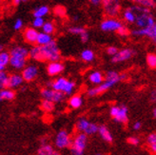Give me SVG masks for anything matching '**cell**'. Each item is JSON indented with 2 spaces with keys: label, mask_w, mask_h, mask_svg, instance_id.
Returning <instances> with one entry per match:
<instances>
[{
  "label": "cell",
  "mask_w": 156,
  "mask_h": 155,
  "mask_svg": "<svg viewBox=\"0 0 156 155\" xmlns=\"http://www.w3.org/2000/svg\"><path fill=\"white\" fill-rule=\"evenodd\" d=\"M119 81H121L120 80V74L115 71H110L106 73L104 82L102 84L98 85V86L94 87V88L89 89L87 90V94L90 97L99 95L101 93H103V92L107 91L108 90H110L113 86H115V85Z\"/></svg>",
  "instance_id": "cell-1"
},
{
  "label": "cell",
  "mask_w": 156,
  "mask_h": 155,
  "mask_svg": "<svg viewBox=\"0 0 156 155\" xmlns=\"http://www.w3.org/2000/svg\"><path fill=\"white\" fill-rule=\"evenodd\" d=\"M10 65L16 71L23 69L26 67V60L30 56V50L22 46H14L10 51Z\"/></svg>",
  "instance_id": "cell-2"
},
{
  "label": "cell",
  "mask_w": 156,
  "mask_h": 155,
  "mask_svg": "<svg viewBox=\"0 0 156 155\" xmlns=\"http://www.w3.org/2000/svg\"><path fill=\"white\" fill-rule=\"evenodd\" d=\"M42 49V57L43 61H59L61 58L60 51L58 49L57 43L52 40L49 44H47L45 46H41Z\"/></svg>",
  "instance_id": "cell-3"
},
{
  "label": "cell",
  "mask_w": 156,
  "mask_h": 155,
  "mask_svg": "<svg viewBox=\"0 0 156 155\" xmlns=\"http://www.w3.org/2000/svg\"><path fill=\"white\" fill-rule=\"evenodd\" d=\"M88 136L84 132H79L74 136L71 146V155H84L88 144Z\"/></svg>",
  "instance_id": "cell-4"
},
{
  "label": "cell",
  "mask_w": 156,
  "mask_h": 155,
  "mask_svg": "<svg viewBox=\"0 0 156 155\" xmlns=\"http://www.w3.org/2000/svg\"><path fill=\"white\" fill-rule=\"evenodd\" d=\"M76 129L79 132H84L87 135H93L94 133H98L99 126L95 123L90 122L87 118L81 117L76 122Z\"/></svg>",
  "instance_id": "cell-5"
},
{
  "label": "cell",
  "mask_w": 156,
  "mask_h": 155,
  "mask_svg": "<svg viewBox=\"0 0 156 155\" xmlns=\"http://www.w3.org/2000/svg\"><path fill=\"white\" fill-rule=\"evenodd\" d=\"M110 114L116 123L126 124L129 119V111L126 106H112Z\"/></svg>",
  "instance_id": "cell-6"
},
{
  "label": "cell",
  "mask_w": 156,
  "mask_h": 155,
  "mask_svg": "<svg viewBox=\"0 0 156 155\" xmlns=\"http://www.w3.org/2000/svg\"><path fill=\"white\" fill-rule=\"evenodd\" d=\"M72 143H73V140L71 139L69 133L67 130L62 129L56 133L55 139H54V146H55L57 149L63 150V149L71 148Z\"/></svg>",
  "instance_id": "cell-7"
},
{
  "label": "cell",
  "mask_w": 156,
  "mask_h": 155,
  "mask_svg": "<svg viewBox=\"0 0 156 155\" xmlns=\"http://www.w3.org/2000/svg\"><path fill=\"white\" fill-rule=\"evenodd\" d=\"M65 93L58 90H53L52 88H45L41 90V96L43 99L50 100L53 103H60L65 99Z\"/></svg>",
  "instance_id": "cell-8"
},
{
  "label": "cell",
  "mask_w": 156,
  "mask_h": 155,
  "mask_svg": "<svg viewBox=\"0 0 156 155\" xmlns=\"http://www.w3.org/2000/svg\"><path fill=\"white\" fill-rule=\"evenodd\" d=\"M122 26L123 24L120 20L114 17H108L101 22L100 29L105 33H112V32H118Z\"/></svg>",
  "instance_id": "cell-9"
},
{
  "label": "cell",
  "mask_w": 156,
  "mask_h": 155,
  "mask_svg": "<svg viewBox=\"0 0 156 155\" xmlns=\"http://www.w3.org/2000/svg\"><path fill=\"white\" fill-rule=\"evenodd\" d=\"M104 12L110 17H115L120 12L119 0H102Z\"/></svg>",
  "instance_id": "cell-10"
},
{
  "label": "cell",
  "mask_w": 156,
  "mask_h": 155,
  "mask_svg": "<svg viewBox=\"0 0 156 155\" xmlns=\"http://www.w3.org/2000/svg\"><path fill=\"white\" fill-rule=\"evenodd\" d=\"M155 20L151 12H142L136 14L135 25L137 28H147L153 27Z\"/></svg>",
  "instance_id": "cell-11"
},
{
  "label": "cell",
  "mask_w": 156,
  "mask_h": 155,
  "mask_svg": "<svg viewBox=\"0 0 156 155\" xmlns=\"http://www.w3.org/2000/svg\"><path fill=\"white\" fill-rule=\"evenodd\" d=\"M133 54H134V51L131 49H129V48L123 49V50L118 51V52H117L114 56H112V63H121V62L129 60L133 56Z\"/></svg>",
  "instance_id": "cell-12"
},
{
  "label": "cell",
  "mask_w": 156,
  "mask_h": 155,
  "mask_svg": "<svg viewBox=\"0 0 156 155\" xmlns=\"http://www.w3.org/2000/svg\"><path fill=\"white\" fill-rule=\"evenodd\" d=\"M22 76L25 81L30 82L34 80L38 75V68L35 65H28L22 69Z\"/></svg>",
  "instance_id": "cell-13"
},
{
  "label": "cell",
  "mask_w": 156,
  "mask_h": 155,
  "mask_svg": "<svg viewBox=\"0 0 156 155\" xmlns=\"http://www.w3.org/2000/svg\"><path fill=\"white\" fill-rule=\"evenodd\" d=\"M64 71V65L59 61L50 62L47 66V72L51 76H55L60 74Z\"/></svg>",
  "instance_id": "cell-14"
},
{
  "label": "cell",
  "mask_w": 156,
  "mask_h": 155,
  "mask_svg": "<svg viewBox=\"0 0 156 155\" xmlns=\"http://www.w3.org/2000/svg\"><path fill=\"white\" fill-rule=\"evenodd\" d=\"M68 83H69L68 79L64 78V77H58V78H56L55 80H53L52 82L49 83L48 85L51 88H52L53 90L61 91V92H63V93H64Z\"/></svg>",
  "instance_id": "cell-15"
},
{
  "label": "cell",
  "mask_w": 156,
  "mask_h": 155,
  "mask_svg": "<svg viewBox=\"0 0 156 155\" xmlns=\"http://www.w3.org/2000/svg\"><path fill=\"white\" fill-rule=\"evenodd\" d=\"M39 33L36 30L35 28H28L24 30V33H23V37H24V40L30 44H35L37 41V37H38Z\"/></svg>",
  "instance_id": "cell-16"
},
{
  "label": "cell",
  "mask_w": 156,
  "mask_h": 155,
  "mask_svg": "<svg viewBox=\"0 0 156 155\" xmlns=\"http://www.w3.org/2000/svg\"><path fill=\"white\" fill-rule=\"evenodd\" d=\"M24 81L25 80H24V78H23L22 74H19V73L11 74L10 78H9V85H8V88H11V89L18 88L21 86Z\"/></svg>",
  "instance_id": "cell-17"
},
{
  "label": "cell",
  "mask_w": 156,
  "mask_h": 155,
  "mask_svg": "<svg viewBox=\"0 0 156 155\" xmlns=\"http://www.w3.org/2000/svg\"><path fill=\"white\" fill-rule=\"evenodd\" d=\"M37 155H60V153L54 150L50 144H43L38 149Z\"/></svg>",
  "instance_id": "cell-18"
},
{
  "label": "cell",
  "mask_w": 156,
  "mask_h": 155,
  "mask_svg": "<svg viewBox=\"0 0 156 155\" xmlns=\"http://www.w3.org/2000/svg\"><path fill=\"white\" fill-rule=\"evenodd\" d=\"M131 34L136 37H142L147 36L151 38L152 36V27H147V28H137L131 32Z\"/></svg>",
  "instance_id": "cell-19"
},
{
  "label": "cell",
  "mask_w": 156,
  "mask_h": 155,
  "mask_svg": "<svg viewBox=\"0 0 156 155\" xmlns=\"http://www.w3.org/2000/svg\"><path fill=\"white\" fill-rule=\"evenodd\" d=\"M98 133L100 135V137L103 139V140L107 143H112L113 141V136L111 133V131L108 130V129L102 125V126H99V129H98Z\"/></svg>",
  "instance_id": "cell-20"
},
{
  "label": "cell",
  "mask_w": 156,
  "mask_h": 155,
  "mask_svg": "<svg viewBox=\"0 0 156 155\" xmlns=\"http://www.w3.org/2000/svg\"><path fill=\"white\" fill-rule=\"evenodd\" d=\"M89 80L91 84L95 85V86H98V85L102 84L105 80V77L104 75L98 71H94V72H91L89 74Z\"/></svg>",
  "instance_id": "cell-21"
},
{
  "label": "cell",
  "mask_w": 156,
  "mask_h": 155,
  "mask_svg": "<svg viewBox=\"0 0 156 155\" xmlns=\"http://www.w3.org/2000/svg\"><path fill=\"white\" fill-rule=\"evenodd\" d=\"M15 97V92L11 88H4L0 90V100L1 101H12Z\"/></svg>",
  "instance_id": "cell-22"
},
{
  "label": "cell",
  "mask_w": 156,
  "mask_h": 155,
  "mask_svg": "<svg viewBox=\"0 0 156 155\" xmlns=\"http://www.w3.org/2000/svg\"><path fill=\"white\" fill-rule=\"evenodd\" d=\"M30 57L36 61H43L41 46H39V45L34 46V47L30 50Z\"/></svg>",
  "instance_id": "cell-23"
},
{
  "label": "cell",
  "mask_w": 156,
  "mask_h": 155,
  "mask_svg": "<svg viewBox=\"0 0 156 155\" xmlns=\"http://www.w3.org/2000/svg\"><path fill=\"white\" fill-rule=\"evenodd\" d=\"M51 41H52L51 34H49V33H46L44 32H41V33H39V34H38L36 44L39 45V46H45V45L49 44Z\"/></svg>",
  "instance_id": "cell-24"
},
{
  "label": "cell",
  "mask_w": 156,
  "mask_h": 155,
  "mask_svg": "<svg viewBox=\"0 0 156 155\" xmlns=\"http://www.w3.org/2000/svg\"><path fill=\"white\" fill-rule=\"evenodd\" d=\"M11 54L7 51L0 52V71H4L8 65H10Z\"/></svg>",
  "instance_id": "cell-25"
},
{
  "label": "cell",
  "mask_w": 156,
  "mask_h": 155,
  "mask_svg": "<svg viewBox=\"0 0 156 155\" xmlns=\"http://www.w3.org/2000/svg\"><path fill=\"white\" fill-rule=\"evenodd\" d=\"M80 58L86 62V63H90V62H92L95 58V54L93 52V51L90 50V49H86L84 51H81L80 53Z\"/></svg>",
  "instance_id": "cell-26"
},
{
  "label": "cell",
  "mask_w": 156,
  "mask_h": 155,
  "mask_svg": "<svg viewBox=\"0 0 156 155\" xmlns=\"http://www.w3.org/2000/svg\"><path fill=\"white\" fill-rule=\"evenodd\" d=\"M82 105H83V98L80 95L75 94L69 99V106L72 108H74V110L75 108H79Z\"/></svg>",
  "instance_id": "cell-27"
},
{
  "label": "cell",
  "mask_w": 156,
  "mask_h": 155,
  "mask_svg": "<svg viewBox=\"0 0 156 155\" xmlns=\"http://www.w3.org/2000/svg\"><path fill=\"white\" fill-rule=\"evenodd\" d=\"M123 18H124L125 21L128 22V23H135V21H136V13L134 12V11L132 10L131 8H129V9L124 11Z\"/></svg>",
  "instance_id": "cell-28"
},
{
  "label": "cell",
  "mask_w": 156,
  "mask_h": 155,
  "mask_svg": "<svg viewBox=\"0 0 156 155\" xmlns=\"http://www.w3.org/2000/svg\"><path fill=\"white\" fill-rule=\"evenodd\" d=\"M50 12V8L48 6H39L34 11L33 15L34 17H44L47 14Z\"/></svg>",
  "instance_id": "cell-29"
},
{
  "label": "cell",
  "mask_w": 156,
  "mask_h": 155,
  "mask_svg": "<svg viewBox=\"0 0 156 155\" xmlns=\"http://www.w3.org/2000/svg\"><path fill=\"white\" fill-rule=\"evenodd\" d=\"M9 78H10V75L6 72H4V71L0 72V87H1V89L8 88V85H9Z\"/></svg>",
  "instance_id": "cell-30"
},
{
  "label": "cell",
  "mask_w": 156,
  "mask_h": 155,
  "mask_svg": "<svg viewBox=\"0 0 156 155\" xmlns=\"http://www.w3.org/2000/svg\"><path fill=\"white\" fill-rule=\"evenodd\" d=\"M42 32L46 33H49V34H52L55 30V27H54L53 23L51 21H45L43 27L41 28Z\"/></svg>",
  "instance_id": "cell-31"
},
{
  "label": "cell",
  "mask_w": 156,
  "mask_h": 155,
  "mask_svg": "<svg viewBox=\"0 0 156 155\" xmlns=\"http://www.w3.org/2000/svg\"><path fill=\"white\" fill-rule=\"evenodd\" d=\"M41 108L46 112H51L54 108V103L50 100L43 99V101L41 102Z\"/></svg>",
  "instance_id": "cell-32"
},
{
  "label": "cell",
  "mask_w": 156,
  "mask_h": 155,
  "mask_svg": "<svg viewBox=\"0 0 156 155\" xmlns=\"http://www.w3.org/2000/svg\"><path fill=\"white\" fill-rule=\"evenodd\" d=\"M147 64L151 69H156V54L149 53L146 57Z\"/></svg>",
  "instance_id": "cell-33"
},
{
  "label": "cell",
  "mask_w": 156,
  "mask_h": 155,
  "mask_svg": "<svg viewBox=\"0 0 156 155\" xmlns=\"http://www.w3.org/2000/svg\"><path fill=\"white\" fill-rule=\"evenodd\" d=\"M85 30H86L80 26H73V27L69 28V33H72V34H74V35H80L82 33L85 32Z\"/></svg>",
  "instance_id": "cell-34"
},
{
  "label": "cell",
  "mask_w": 156,
  "mask_h": 155,
  "mask_svg": "<svg viewBox=\"0 0 156 155\" xmlns=\"http://www.w3.org/2000/svg\"><path fill=\"white\" fill-rule=\"evenodd\" d=\"M45 23V20L43 17H34V20H33V27L35 28V29H41L44 25Z\"/></svg>",
  "instance_id": "cell-35"
},
{
  "label": "cell",
  "mask_w": 156,
  "mask_h": 155,
  "mask_svg": "<svg viewBox=\"0 0 156 155\" xmlns=\"http://www.w3.org/2000/svg\"><path fill=\"white\" fill-rule=\"evenodd\" d=\"M140 5L151 10L156 7V2H155V0H142V1L140 2Z\"/></svg>",
  "instance_id": "cell-36"
},
{
  "label": "cell",
  "mask_w": 156,
  "mask_h": 155,
  "mask_svg": "<svg viewBox=\"0 0 156 155\" xmlns=\"http://www.w3.org/2000/svg\"><path fill=\"white\" fill-rule=\"evenodd\" d=\"M128 143L132 146H138L140 143V139L136 136H130L128 138Z\"/></svg>",
  "instance_id": "cell-37"
},
{
  "label": "cell",
  "mask_w": 156,
  "mask_h": 155,
  "mask_svg": "<svg viewBox=\"0 0 156 155\" xmlns=\"http://www.w3.org/2000/svg\"><path fill=\"white\" fill-rule=\"evenodd\" d=\"M23 25H24V23H23V20L20 19V18H18V19L15 20L14 23H13V29L15 30H21L23 28Z\"/></svg>",
  "instance_id": "cell-38"
},
{
  "label": "cell",
  "mask_w": 156,
  "mask_h": 155,
  "mask_svg": "<svg viewBox=\"0 0 156 155\" xmlns=\"http://www.w3.org/2000/svg\"><path fill=\"white\" fill-rule=\"evenodd\" d=\"M147 145H150V146L156 143V132L151 133L149 136L147 137Z\"/></svg>",
  "instance_id": "cell-39"
},
{
  "label": "cell",
  "mask_w": 156,
  "mask_h": 155,
  "mask_svg": "<svg viewBox=\"0 0 156 155\" xmlns=\"http://www.w3.org/2000/svg\"><path fill=\"white\" fill-rule=\"evenodd\" d=\"M65 12H66L65 8H63V7L58 6V7H55V9H54V13L58 15V16H64Z\"/></svg>",
  "instance_id": "cell-40"
},
{
  "label": "cell",
  "mask_w": 156,
  "mask_h": 155,
  "mask_svg": "<svg viewBox=\"0 0 156 155\" xmlns=\"http://www.w3.org/2000/svg\"><path fill=\"white\" fill-rule=\"evenodd\" d=\"M118 49H117L116 47H113V46H110L108 48H107V53L108 54V55H111L112 57L114 56L115 54L118 52Z\"/></svg>",
  "instance_id": "cell-41"
},
{
  "label": "cell",
  "mask_w": 156,
  "mask_h": 155,
  "mask_svg": "<svg viewBox=\"0 0 156 155\" xmlns=\"http://www.w3.org/2000/svg\"><path fill=\"white\" fill-rule=\"evenodd\" d=\"M117 33H118L119 35H121V36H126V35H128L129 33V29L126 27V26H122L120 29H119V30L117 32Z\"/></svg>",
  "instance_id": "cell-42"
},
{
  "label": "cell",
  "mask_w": 156,
  "mask_h": 155,
  "mask_svg": "<svg viewBox=\"0 0 156 155\" xmlns=\"http://www.w3.org/2000/svg\"><path fill=\"white\" fill-rule=\"evenodd\" d=\"M79 36H80V39H81V41H82L83 43L88 42V40H89V33H88L87 30H85V32L82 33Z\"/></svg>",
  "instance_id": "cell-43"
},
{
  "label": "cell",
  "mask_w": 156,
  "mask_h": 155,
  "mask_svg": "<svg viewBox=\"0 0 156 155\" xmlns=\"http://www.w3.org/2000/svg\"><path fill=\"white\" fill-rule=\"evenodd\" d=\"M141 128H142V123L140 121H136L133 125H132V129H133V130H135V131L139 130Z\"/></svg>",
  "instance_id": "cell-44"
},
{
  "label": "cell",
  "mask_w": 156,
  "mask_h": 155,
  "mask_svg": "<svg viewBox=\"0 0 156 155\" xmlns=\"http://www.w3.org/2000/svg\"><path fill=\"white\" fill-rule=\"evenodd\" d=\"M150 99H151V101L152 103H156V89L153 90L151 92V94H150Z\"/></svg>",
  "instance_id": "cell-45"
},
{
  "label": "cell",
  "mask_w": 156,
  "mask_h": 155,
  "mask_svg": "<svg viewBox=\"0 0 156 155\" xmlns=\"http://www.w3.org/2000/svg\"><path fill=\"white\" fill-rule=\"evenodd\" d=\"M152 39L156 40V21L154 23V25L152 27V36H151Z\"/></svg>",
  "instance_id": "cell-46"
},
{
  "label": "cell",
  "mask_w": 156,
  "mask_h": 155,
  "mask_svg": "<svg viewBox=\"0 0 156 155\" xmlns=\"http://www.w3.org/2000/svg\"><path fill=\"white\" fill-rule=\"evenodd\" d=\"M150 150H151V151L153 154H156V143L150 146Z\"/></svg>",
  "instance_id": "cell-47"
},
{
  "label": "cell",
  "mask_w": 156,
  "mask_h": 155,
  "mask_svg": "<svg viewBox=\"0 0 156 155\" xmlns=\"http://www.w3.org/2000/svg\"><path fill=\"white\" fill-rule=\"evenodd\" d=\"M90 3H92L93 5H98L102 2V0H90Z\"/></svg>",
  "instance_id": "cell-48"
},
{
  "label": "cell",
  "mask_w": 156,
  "mask_h": 155,
  "mask_svg": "<svg viewBox=\"0 0 156 155\" xmlns=\"http://www.w3.org/2000/svg\"><path fill=\"white\" fill-rule=\"evenodd\" d=\"M127 74L126 73H121L120 74V80H125V79H127Z\"/></svg>",
  "instance_id": "cell-49"
},
{
  "label": "cell",
  "mask_w": 156,
  "mask_h": 155,
  "mask_svg": "<svg viewBox=\"0 0 156 155\" xmlns=\"http://www.w3.org/2000/svg\"><path fill=\"white\" fill-rule=\"evenodd\" d=\"M12 2L14 5H19L22 2V0H12Z\"/></svg>",
  "instance_id": "cell-50"
},
{
  "label": "cell",
  "mask_w": 156,
  "mask_h": 155,
  "mask_svg": "<svg viewBox=\"0 0 156 155\" xmlns=\"http://www.w3.org/2000/svg\"><path fill=\"white\" fill-rule=\"evenodd\" d=\"M152 116H153V118L156 119V107H154L152 110Z\"/></svg>",
  "instance_id": "cell-51"
},
{
  "label": "cell",
  "mask_w": 156,
  "mask_h": 155,
  "mask_svg": "<svg viewBox=\"0 0 156 155\" xmlns=\"http://www.w3.org/2000/svg\"><path fill=\"white\" fill-rule=\"evenodd\" d=\"M130 1H132V2L135 3V4H140V2H141L142 0H130Z\"/></svg>",
  "instance_id": "cell-52"
},
{
  "label": "cell",
  "mask_w": 156,
  "mask_h": 155,
  "mask_svg": "<svg viewBox=\"0 0 156 155\" xmlns=\"http://www.w3.org/2000/svg\"><path fill=\"white\" fill-rule=\"evenodd\" d=\"M28 0H22V2H27Z\"/></svg>",
  "instance_id": "cell-53"
},
{
  "label": "cell",
  "mask_w": 156,
  "mask_h": 155,
  "mask_svg": "<svg viewBox=\"0 0 156 155\" xmlns=\"http://www.w3.org/2000/svg\"><path fill=\"white\" fill-rule=\"evenodd\" d=\"M95 155H103V154H101V153H97V154H95Z\"/></svg>",
  "instance_id": "cell-54"
}]
</instances>
